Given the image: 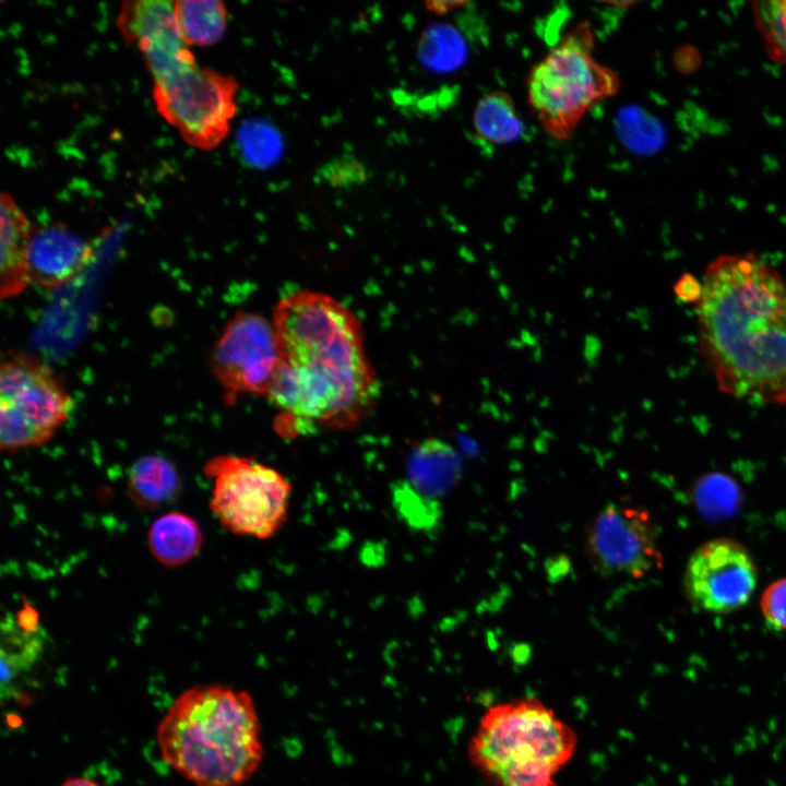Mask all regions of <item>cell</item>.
I'll return each instance as SVG.
<instances>
[{"mask_svg":"<svg viewBox=\"0 0 786 786\" xmlns=\"http://www.w3.org/2000/svg\"><path fill=\"white\" fill-rule=\"evenodd\" d=\"M695 302L700 354L719 392L786 405V277L752 252L720 254Z\"/></svg>","mask_w":786,"mask_h":786,"instance_id":"1","label":"cell"},{"mask_svg":"<svg viewBox=\"0 0 786 786\" xmlns=\"http://www.w3.org/2000/svg\"><path fill=\"white\" fill-rule=\"evenodd\" d=\"M252 696L222 684L182 692L157 725L163 760L195 786H245L263 760Z\"/></svg>","mask_w":786,"mask_h":786,"instance_id":"2","label":"cell"},{"mask_svg":"<svg viewBox=\"0 0 786 786\" xmlns=\"http://www.w3.org/2000/svg\"><path fill=\"white\" fill-rule=\"evenodd\" d=\"M282 365L299 391L325 409L372 406L379 394L356 314L338 303L302 309L279 331Z\"/></svg>","mask_w":786,"mask_h":786,"instance_id":"3","label":"cell"},{"mask_svg":"<svg viewBox=\"0 0 786 786\" xmlns=\"http://www.w3.org/2000/svg\"><path fill=\"white\" fill-rule=\"evenodd\" d=\"M574 730L537 698L490 706L468 743L472 764L491 786H557L572 759Z\"/></svg>","mask_w":786,"mask_h":786,"instance_id":"4","label":"cell"},{"mask_svg":"<svg viewBox=\"0 0 786 786\" xmlns=\"http://www.w3.org/2000/svg\"><path fill=\"white\" fill-rule=\"evenodd\" d=\"M591 24H576L536 63L527 78V99L544 131L567 140L583 116L595 105L617 94L616 72L594 55Z\"/></svg>","mask_w":786,"mask_h":786,"instance_id":"5","label":"cell"},{"mask_svg":"<svg viewBox=\"0 0 786 786\" xmlns=\"http://www.w3.org/2000/svg\"><path fill=\"white\" fill-rule=\"evenodd\" d=\"M72 400L41 360L16 354L0 369V445L16 451L48 442L69 419Z\"/></svg>","mask_w":786,"mask_h":786,"instance_id":"6","label":"cell"},{"mask_svg":"<svg viewBox=\"0 0 786 786\" xmlns=\"http://www.w3.org/2000/svg\"><path fill=\"white\" fill-rule=\"evenodd\" d=\"M214 479L210 507L228 531L267 538L284 523L289 483L272 467L252 458L218 455L204 466Z\"/></svg>","mask_w":786,"mask_h":786,"instance_id":"7","label":"cell"},{"mask_svg":"<svg viewBox=\"0 0 786 786\" xmlns=\"http://www.w3.org/2000/svg\"><path fill=\"white\" fill-rule=\"evenodd\" d=\"M237 92L234 76L195 61L154 80L153 98L159 115L186 143L207 151L228 135L237 110Z\"/></svg>","mask_w":786,"mask_h":786,"instance_id":"8","label":"cell"},{"mask_svg":"<svg viewBox=\"0 0 786 786\" xmlns=\"http://www.w3.org/2000/svg\"><path fill=\"white\" fill-rule=\"evenodd\" d=\"M585 552L604 576L641 577L663 563L655 521L633 504L614 502L602 509L586 528Z\"/></svg>","mask_w":786,"mask_h":786,"instance_id":"9","label":"cell"},{"mask_svg":"<svg viewBox=\"0 0 786 786\" xmlns=\"http://www.w3.org/2000/svg\"><path fill=\"white\" fill-rule=\"evenodd\" d=\"M282 362L273 322L238 312L224 327L211 353V371L231 393L269 394Z\"/></svg>","mask_w":786,"mask_h":786,"instance_id":"10","label":"cell"},{"mask_svg":"<svg viewBox=\"0 0 786 786\" xmlns=\"http://www.w3.org/2000/svg\"><path fill=\"white\" fill-rule=\"evenodd\" d=\"M758 570L749 550L730 538L702 544L689 558L683 590L696 607L725 614L742 607L755 590Z\"/></svg>","mask_w":786,"mask_h":786,"instance_id":"11","label":"cell"},{"mask_svg":"<svg viewBox=\"0 0 786 786\" xmlns=\"http://www.w3.org/2000/svg\"><path fill=\"white\" fill-rule=\"evenodd\" d=\"M116 22L123 39L142 52L153 78L193 56L179 29L174 1H123Z\"/></svg>","mask_w":786,"mask_h":786,"instance_id":"12","label":"cell"},{"mask_svg":"<svg viewBox=\"0 0 786 786\" xmlns=\"http://www.w3.org/2000/svg\"><path fill=\"white\" fill-rule=\"evenodd\" d=\"M92 255L91 246L61 224L33 229L29 279L44 288H57L75 277Z\"/></svg>","mask_w":786,"mask_h":786,"instance_id":"13","label":"cell"},{"mask_svg":"<svg viewBox=\"0 0 786 786\" xmlns=\"http://www.w3.org/2000/svg\"><path fill=\"white\" fill-rule=\"evenodd\" d=\"M0 296L20 295L29 284L28 250L33 227L15 200L0 195Z\"/></svg>","mask_w":786,"mask_h":786,"instance_id":"14","label":"cell"},{"mask_svg":"<svg viewBox=\"0 0 786 786\" xmlns=\"http://www.w3.org/2000/svg\"><path fill=\"white\" fill-rule=\"evenodd\" d=\"M462 460L449 443L429 438L413 449L406 464V481L420 496L438 501L461 480Z\"/></svg>","mask_w":786,"mask_h":786,"instance_id":"15","label":"cell"},{"mask_svg":"<svg viewBox=\"0 0 786 786\" xmlns=\"http://www.w3.org/2000/svg\"><path fill=\"white\" fill-rule=\"evenodd\" d=\"M44 629L39 622H27L7 614L1 622V689L11 693L13 683L28 672L44 652Z\"/></svg>","mask_w":786,"mask_h":786,"instance_id":"16","label":"cell"},{"mask_svg":"<svg viewBox=\"0 0 786 786\" xmlns=\"http://www.w3.org/2000/svg\"><path fill=\"white\" fill-rule=\"evenodd\" d=\"M147 541L151 553L159 563L178 567L200 551L202 534L192 517L180 512H169L152 524Z\"/></svg>","mask_w":786,"mask_h":786,"instance_id":"17","label":"cell"},{"mask_svg":"<svg viewBox=\"0 0 786 786\" xmlns=\"http://www.w3.org/2000/svg\"><path fill=\"white\" fill-rule=\"evenodd\" d=\"M180 490L175 466L158 455H145L135 461L128 474V491L141 508L156 509L169 503Z\"/></svg>","mask_w":786,"mask_h":786,"instance_id":"18","label":"cell"},{"mask_svg":"<svg viewBox=\"0 0 786 786\" xmlns=\"http://www.w3.org/2000/svg\"><path fill=\"white\" fill-rule=\"evenodd\" d=\"M473 127L478 139L498 145L516 141L524 131L515 104L504 91H492L478 100Z\"/></svg>","mask_w":786,"mask_h":786,"instance_id":"19","label":"cell"},{"mask_svg":"<svg viewBox=\"0 0 786 786\" xmlns=\"http://www.w3.org/2000/svg\"><path fill=\"white\" fill-rule=\"evenodd\" d=\"M175 16L184 41L211 46L222 39L227 26V9L217 0L174 1Z\"/></svg>","mask_w":786,"mask_h":786,"instance_id":"20","label":"cell"},{"mask_svg":"<svg viewBox=\"0 0 786 786\" xmlns=\"http://www.w3.org/2000/svg\"><path fill=\"white\" fill-rule=\"evenodd\" d=\"M418 56L429 70L449 72L465 62L467 46L462 34L452 25L434 24L422 34Z\"/></svg>","mask_w":786,"mask_h":786,"instance_id":"21","label":"cell"},{"mask_svg":"<svg viewBox=\"0 0 786 786\" xmlns=\"http://www.w3.org/2000/svg\"><path fill=\"white\" fill-rule=\"evenodd\" d=\"M741 490L728 475L715 472L701 477L692 489V500L699 513L707 521H723L737 513Z\"/></svg>","mask_w":786,"mask_h":786,"instance_id":"22","label":"cell"},{"mask_svg":"<svg viewBox=\"0 0 786 786\" xmlns=\"http://www.w3.org/2000/svg\"><path fill=\"white\" fill-rule=\"evenodd\" d=\"M752 15L769 56L786 66V0L754 1Z\"/></svg>","mask_w":786,"mask_h":786,"instance_id":"23","label":"cell"},{"mask_svg":"<svg viewBox=\"0 0 786 786\" xmlns=\"http://www.w3.org/2000/svg\"><path fill=\"white\" fill-rule=\"evenodd\" d=\"M238 144L245 159L259 168L276 162L282 150L278 133L261 121L243 123L238 131Z\"/></svg>","mask_w":786,"mask_h":786,"instance_id":"24","label":"cell"},{"mask_svg":"<svg viewBox=\"0 0 786 786\" xmlns=\"http://www.w3.org/2000/svg\"><path fill=\"white\" fill-rule=\"evenodd\" d=\"M393 500L402 517L415 528L430 529L441 516L438 501L420 496L404 480L394 486Z\"/></svg>","mask_w":786,"mask_h":786,"instance_id":"25","label":"cell"},{"mask_svg":"<svg viewBox=\"0 0 786 786\" xmlns=\"http://www.w3.org/2000/svg\"><path fill=\"white\" fill-rule=\"evenodd\" d=\"M761 609L772 628L786 631V577L774 581L764 590Z\"/></svg>","mask_w":786,"mask_h":786,"instance_id":"26","label":"cell"},{"mask_svg":"<svg viewBox=\"0 0 786 786\" xmlns=\"http://www.w3.org/2000/svg\"><path fill=\"white\" fill-rule=\"evenodd\" d=\"M324 179L335 187H348L364 181L366 170L364 166L352 157H341L331 160L323 167Z\"/></svg>","mask_w":786,"mask_h":786,"instance_id":"27","label":"cell"},{"mask_svg":"<svg viewBox=\"0 0 786 786\" xmlns=\"http://www.w3.org/2000/svg\"><path fill=\"white\" fill-rule=\"evenodd\" d=\"M702 291V283L690 274H684L675 285V294L683 301L696 302Z\"/></svg>","mask_w":786,"mask_h":786,"instance_id":"28","label":"cell"},{"mask_svg":"<svg viewBox=\"0 0 786 786\" xmlns=\"http://www.w3.org/2000/svg\"><path fill=\"white\" fill-rule=\"evenodd\" d=\"M468 2L465 1H429L426 3L428 10L433 11L434 13L442 15L446 14L457 8H463Z\"/></svg>","mask_w":786,"mask_h":786,"instance_id":"29","label":"cell"},{"mask_svg":"<svg viewBox=\"0 0 786 786\" xmlns=\"http://www.w3.org/2000/svg\"><path fill=\"white\" fill-rule=\"evenodd\" d=\"M60 786H99L96 782L85 777H72L66 779Z\"/></svg>","mask_w":786,"mask_h":786,"instance_id":"30","label":"cell"}]
</instances>
